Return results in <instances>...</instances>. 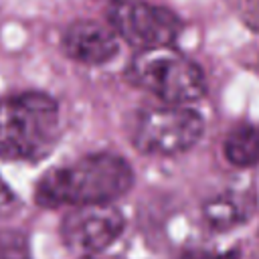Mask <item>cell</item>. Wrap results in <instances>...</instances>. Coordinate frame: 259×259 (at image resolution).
I'll use <instances>...</instances> for the list:
<instances>
[{
    "instance_id": "1",
    "label": "cell",
    "mask_w": 259,
    "mask_h": 259,
    "mask_svg": "<svg viewBox=\"0 0 259 259\" xmlns=\"http://www.w3.org/2000/svg\"><path fill=\"white\" fill-rule=\"evenodd\" d=\"M132 184V166L121 156L95 152L45 172L34 198L45 208L107 204L123 196Z\"/></svg>"
},
{
    "instance_id": "2",
    "label": "cell",
    "mask_w": 259,
    "mask_h": 259,
    "mask_svg": "<svg viewBox=\"0 0 259 259\" xmlns=\"http://www.w3.org/2000/svg\"><path fill=\"white\" fill-rule=\"evenodd\" d=\"M59 140V107L45 93H20L0 101V158L38 162Z\"/></svg>"
},
{
    "instance_id": "3",
    "label": "cell",
    "mask_w": 259,
    "mask_h": 259,
    "mask_svg": "<svg viewBox=\"0 0 259 259\" xmlns=\"http://www.w3.org/2000/svg\"><path fill=\"white\" fill-rule=\"evenodd\" d=\"M127 77L134 85L170 105L192 103L206 93L200 67L170 47L140 51L127 69Z\"/></svg>"
},
{
    "instance_id": "4",
    "label": "cell",
    "mask_w": 259,
    "mask_h": 259,
    "mask_svg": "<svg viewBox=\"0 0 259 259\" xmlns=\"http://www.w3.org/2000/svg\"><path fill=\"white\" fill-rule=\"evenodd\" d=\"M202 117L184 105L152 107L138 115L132 142L142 154L176 156L190 150L202 136Z\"/></svg>"
},
{
    "instance_id": "5",
    "label": "cell",
    "mask_w": 259,
    "mask_h": 259,
    "mask_svg": "<svg viewBox=\"0 0 259 259\" xmlns=\"http://www.w3.org/2000/svg\"><path fill=\"white\" fill-rule=\"evenodd\" d=\"M107 22L119 38L138 51L170 47L180 34L178 16L148 0L111 4L107 8Z\"/></svg>"
},
{
    "instance_id": "6",
    "label": "cell",
    "mask_w": 259,
    "mask_h": 259,
    "mask_svg": "<svg viewBox=\"0 0 259 259\" xmlns=\"http://www.w3.org/2000/svg\"><path fill=\"white\" fill-rule=\"evenodd\" d=\"M123 231V217L111 204L73 206L61 223L63 243L79 253H99L107 249Z\"/></svg>"
},
{
    "instance_id": "7",
    "label": "cell",
    "mask_w": 259,
    "mask_h": 259,
    "mask_svg": "<svg viewBox=\"0 0 259 259\" xmlns=\"http://www.w3.org/2000/svg\"><path fill=\"white\" fill-rule=\"evenodd\" d=\"M61 45L67 57L83 65H103L119 51L115 30L97 20L71 22L63 32Z\"/></svg>"
},
{
    "instance_id": "8",
    "label": "cell",
    "mask_w": 259,
    "mask_h": 259,
    "mask_svg": "<svg viewBox=\"0 0 259 259\" xmlns=\"http://www.w3.org/2000/svg\"><path fill=\"white\" fill-rule=\"evenodd\" d=\"M249 214H251V202L235 192L212 196L202 206V217L206 225L214 231H229L245 223Z\"/></svg>"
},
{
    "instance_id": "9",
    "label": "cell",
    "mask_w": 259,
    "mask_h": 259,
    "mask_svg": "<svg viewBox=\"0 0 259 259\" xmlns=\"http://www.w3.org/2000/svg\"><path fill=\"white\" fill-rule=\"evenodd\" d=\"M225 158L239 168L259 164V125H237L229 132L223 144Z\"/></svg>"
},
{
    "instance_id": "10",
    "label": "cell",
    "mask_w": 259,
    "mask_h": 259,
    "mask_svg": "<svg viewBox=\"0 0 259 259\" xmlns=\"http://www.w3.org/2000/svg\"><path fill=\"white\" fill-rule=\"evenodd\" d=\"M0 259H30L28 239L22 231L16 229L0 231Z\"/></svg>"
},
{
    "instance_id": "11",
    "label": "cell",
    "mask_w": 259,
    "mask_h": 259,
    "mask_svg": "<svg viewBox=\"0 0 259 259\" xmlns=\"http://www.w3.org/2000/svg\"><path fill=\"white\" fill-rule=\"evenodd\" d=\"M18 206V200L14 196V192L8 188V184L0 178V217H6L10 212H14Z\"/></svg>"
},
{
    "instance_id": "12",
    "label": "cell",
    "mask_w": 259,
    "mask_h": 259,
    "mask_svg": "<svg viewBox=\"0 0 259 259\" xmlns=\"http://www.w3.org/2000/svg\"><path fill=\"white\" fill-rule=\"evenodd\" d=\"M182 259H239V251L231 249L227 253H206V251H194V253H186Z\"/></svg>"
},
{
    "instance_id": "13",
    "label": "cell",
    "mask_w": 259,
    "mask_h": 259,
    "mask_svg": "<svg viewBox=\"0 0 259 259\" xmlns=\"http://www.w3.org/2000/svg\"><path fill=\"white\" fill-rule=\"evenodd\" d=\"M111 4H115V2H132V0H109Z\"/></svg>"
},
{
    "instance_id": "14",
    "label": "cell",
    "mask_w": 259,
    "mask_h": 259,
    "mask_svg": "<svg viewBox=\"0 0 259 259\" xmlns=\"http://www.w3.org/2000/svg\"><path fill=\"white\" fill-rule=\"evenodd\" d=\"M81 259H95V257H89V255H87V257H81Z\"/></svg>"
}]
</instances>
